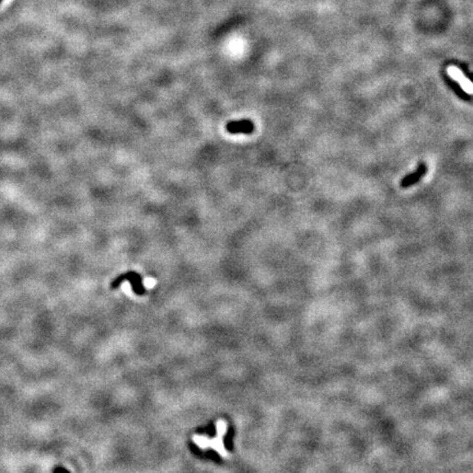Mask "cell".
Listing matches in <instances>:
<instances>
[{
    "label": "cell",
    "mask_w": 473,
    "mask_h": 473,
    "mask_svg": "<svg viewBox=\"0 0 473 473\" xmlns=\"http://www.w3.org/2000/svg\"><path fill=\"white\" fill-rule=\"evenodd\" d=\"M216 427H217V436L214 439L200 435H194L192 439H193V442L200 449H203V450H206V449H214V450L217 451V454H219L223 458H228L229 453L223 447V436L227 433L228 425L226 422L220 420L216 424Z\"/></svg>",
    "instance_id": "1"
},
{
    "label": "cell",
    "mask_w": 473,
    "mask_h": 473,
    "mask_svg": "<svg viewBox=\"0 0 473 473\" xmlns=\"http://www.w3.org/2000/svg\"><path fill=\"white\" fill-rule=\"evenodd\" d=\"M226 131L232 135H250L254 131V124L251 119H238L230 121L226 125Z\"/></svg>",
    "instance_id": "2"
},
{
    "label": "cell",
    "mask_w": 473,
    "mask_h": 473,
    "mask_svg": "<svg viewBox=\"0 0 473 473\" xmlns=\"http://www.w3.org/2000/svg\"><path fill=\"white\" fill-rule=\"evenodd\" d=\"M426 172H427V166L424 162H420L414 172L405 175L404 178L401 180V188L406 189V188H410L414 186V184H416L424 178Z\"/></svg>",
    "instance_id": "3"
},
{
    "label": "cell",
    "mask_w": 473,
    "mask_h": 473,
    "mask_svg": "<svg viewBox=\"0 0 473 473\" xmlns=\"http://www.w3.org/2000/svg\"><path fill=\"white\" fill-rule=\"evenodd\" d=\"M444 80L447 84V86L450 88L457 97H459L463 101H470L472 99L471 95L462 89L460 84L458 81H456V80L453 79L448 74H444Z\"/></svg>",
    "instance_id": "4"
},
{
    "label": "cell",
    "mask_w": 473,
    "mask_h": 473,
    "mask_svg": "<svg viewBox=\"0 0 473 473\" xmlns=\"http://www.w3.org/2000/svg\"><path fill=\"white\" fill-rule=\"evenodd\" d=\"M458 65H459L460 70L463 73V75L466 76L470 80V81L473 84V73L469 70V68H468V66L466 65V64H458Z\"/></svg>",
    "instance_id": "5"
},
{
    "label": "cell",
    "mask_w": 473,
    "mask_h": 473,
    "mask_svg": "<svg viewBox=\"0 0 473 473\" xmlns=\"http://www.w3.org/2000/svg\"><path fill=\"white\" fill-rule=\"evenodd\" d=\"M156 285V280L154 278H151V277H146L145 279H143V286H145L146 288H152Z\"/></svg>",
    "instance_id": "6"
},
{
    "label": "cell",
    "mask_w": 473,
    "mask_h": 473,
    "mask_svg": "<svg viewBox=\"0 0 473 473\" xmlns=\"http://www.w3.org/2000/svg\"><path fill=\"white\" fill-rule=\"evenodd\" d=\"M122 290L123 292L127 295V296H133V292H132V287H131V284L128 283V282H125L123 285H122Z\"/></svg>",
    "instance_id": "7"
},
{
    "label": "cell",
    "mask_w": 473,
    "mask_h": 473,
    "mask_svg": "<svg viewBox=\"0 0 473 473\" xmlns=\"http://www.w3.org/2000/svg\"><path fill=\"white\" fill-rule=\"evenodd\" d=\"M2 2H3V0H0V4H2Z\"/></svg>",
    "instance_id": "8"
}]
</instances>
